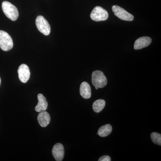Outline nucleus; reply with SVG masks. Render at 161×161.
Masks as SVG:
<instances>
[{"mask_svg": "<svg viewBox=\"0 0 161 161\" xmlns=\"http://www.w3.org/2000/svg\"><path fill=\"white\" fill-rule=\"evenodd\" d=\"M36 26L38 30L45 36H48L50 33L51 27L49 23L42 16H38L36 20Z\"/></svg>", "mask_w": 161, "mask_h": 161, "instance_id": "obj_5", "label": "nucleus"}, {"mask_svg": "<svg viewBox=\"0 0 161 161\" xmlns=\"http://www.w3.org/2000/svg\"><path fill=\"white\" fill-rule=\"evenodd\" d=\"M80 95L84 98L88 99L92 96V91L90 85L87 82L84 81L80 84Z\"/></svg>", "mask_w": 161, "mask_h": 161, "instance_id": "obj_12", "label": "nucleus"}, {"mask_svg": "<svg viewBox=\"0 0 161 161\" xmlns=\"http://www.w3.org/2000/svg\"><path fill=\"white\" fill-rule=\"evenodd\" d=\"M2 9L7 18L12 21H16L19 15L17 8L11 3L4 1L2 3Z\"/></svg>", "mask_w": 161, "mask_h": 161, "instance_id": "obj_1", "label": "nucleus"}, {"mask_svg": "<svg viewBox=\"0 0 161 161\" xmlns=\"http://www.w3.org/2000/svg\"><path fill=\"white\" fill-rule=\"evenodd\" d=\"M37 119L40 126L46 127L49 125L51 121V117L49 113L46 111L40 112L38 115Z\"/></svg>", "mask_w": 161, "mask_h": 161, "instance_id": "obj_10", "label": "nucleus"}, {"mask_svg": "<svg viewBox=\"0 0 161 161\" xmlns=\"http://www.w3.org/2000/svg\"><path fill=\"white\" fill-rule=\"evenodd\" d=\"M91 18L95 22L105 21L108 18V13L102 7L96 6L91 13Z\"/></svg>", "mask_w": 161, "mask_h": 161, "instance_id": "obj_4", "label": "nucleus"}, {"mask_svg": "<svg viewBox=\"0 0 161 161\" xmlns=\"http://www.w3.org/2000/svg\"><path fill=\"white\" fill-rule=\"evenodd\" d=\"M95 88L96 89V90H98V88L97 87H95Z\"/></svg>", "mask_w": 161, "mask_h": 161, "instance_id": "obj_17", "label": "nucleus"}, {"mask_svg": "<svg viewBox=\"0 0 161 161\" xmlns=\"http://www.w3.org/2000/svg\"><path fill=\"white\" fill-rule=\"evenodd\" d=\"M1 78H0V85H1Z\"/></svg>", "mask_w": 161, "mask_h": 161, "instance_id": "obj_18", "label": "nucleus"}, {"mask_svg": "<svg viewBox=\"0 0 161 161\" xmlns=\"http://www.w3.org/2000/svg\"><path fill=\"white\" fill-rule=\"evenodd\" d=\"M152 142L156 145H161V135L158 132H152L150 135Z\"/></svg>", "mask_w": 161, "mask_h": 161, "instance_id": "obj_15", "label": "nucleus"}, {"mask_svg": "<svg viewBox=\"0 0 161 161\" xmlns=\"http://www.w3.org/2000/svg\"><path fill=\"white\" fill-rule=\"evenodd\" d=\"M106 102L103 99H98L93 104V109L96 113H99L103 109L105 106Z\"/></svg>", "mask_w": 161, "mask_h": 161, "instance_id": "obj_14", "label": "nucleus"}, {"mask_svg": "<svg viewBox=\"0 0 161 161\" xmlns=\"http://www.w3.org/2000/svg\"><path fill=\"white\" fill-rule=\"evenodd\" d=\"M13 46V41L11 36L6 32L0 31V48L7 52L12 49Z\"/></svg>", "mask_w": 161, "mask_h": 161, "instance_id": "obj_2", "label": "nucleus"}, {"mask_svg": "<svg viewBox=\"0 0 161 161\" xmlns=\"http://www.w3.org/2000/svg\"><path fill=\"white\" fill-rule=\"evenodd\" d=\"M19 77L21 82L26 83L30 78V71L26 64H22L19 67L18 70Z\"/></svg>", "mask_w": 161, "mask_h": 161, "instance_id": "obj_7", "label": "nucleus"}, {"mask_svg": "<svg viewBox=\"0 0 161 161\" xmlns=\"http://www.w3.org/2000/svg\"><path fill=\"white\" fill-rule=\"evenodd\" d=\"M38 103L35 108V110L38 112L46 111L48 106L46 98L42 94H39L38 95Z\"/></svg>", "mask_w": 161, "mask_h": 161, "instance_id": "obj_11", "label": "nucleus"}, {"mask_svg": "<svg viewBox=\"0 0 161 161\" xmlns=\"http://www.w3.org/2000/svg\"><path fill=\"white\" fill-rule=\"evenodd\" d=\"M112 130V126L109 124H107L102 126L98 129L97 134L101 137H106L111 134Z\"/></svg>", "mask_w": 161, "mask_h": 161, "instance_id": "obj_13", "label": "nucleus"}, {"mask_svg": "<svg viewBox=\"0 0 161 161\" xmlns=\"http://www.w3.org/2000/svg\"><path fill=\"white\" fill-rule=\"evenodd\" d=\"M107 79L103 72L96 70L93 72L92 75V82L93 86L98 88H102L107 84Z\"/></svg>", "mask_w": 161, "mask_h": 161, "instance_id": "obj_3", "label": "nucleus"}, {"mask_svg": "<svg viewBox=\"0 0 161 161\" xmlns=\"http://www.w3.org/2000/svg\"><path fill=\"white\" fill-rule=\"evenodd\" d=\"M112 9L114 14L120 19L126 21H132L134 19V17L132 14L120 6L115 5L112 6Z\"/></svg>", "mask_w": 161, "mask_h": 161, "instance_id": "obj_6", "label": "nucleus"}, {"mask_svg": "<svg viewBox=\"0 0 161 161\" xmlns=\"http://www.w3.org/2000/svg\"><path fill=\"white\" fill-rule=\"evenodd\" d=\"M152 42V39L147 36L142 37L136 40L134 49L139 50L149 46Z\"/></svg>", "mask_w": 161, "mask_h": 161, "instance_id": "obj_9", "label": "nucleus"}, {"mask_svg": "<svg viewBox=\"0 0 161 161\" xmlns=\"http://www.w3.org/2000/svg\"><path fill=\"white\" fill-rule=\"evenodd\" d=\"M52 154L56 161L63 160L64 155V147L63 145L59 143L55 144L52 150Z\"/></svg>", "mask_w": 161, "mask_h": 161, "instance_id": "obj_8", "label": "nucleus"}, {"mask_svg": "<svg viewBox=\"0 0 161 161\" xmlns=\"http://www.w3.org/2000/svg\"><path fill=\"white\" fill-rule=\"evenodd\" d=\"M111 158L109 156L104 155L101 157L100 158L98 159V161H111Z\"/></svg>", "mask_w": 161, "mask_h": 161, "instance_id": "obj_16", "label": "nucleus"}]
</instances>
